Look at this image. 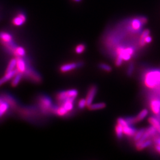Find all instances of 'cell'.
Segmentation results:
<instances>
[{
    "mask_svg": "<svg viewBox=\"0 0 160 160\" xmlns=\"http://www.w3.org/2000/svg\"><path fill=\"white\" fill-rule=\"evenodd\" d=\"M38 105L40 110L44 115L54 113L56 106L53 105L52 100L47 96H41L38 99Z\"/></svg>",
    "mask_w": 160,
    "mask_h": 160,
    "instance_id": "6da1fadb",
    "label": "cell"
},
{
    "mask_svg": "<svg viewBox=\"0 0 160 160\" xmlns=\"http://www.w3.org/2000/svg\"><path fill=\"white\" fill-rule=\"evenodd\" d=\"M0 42L5 49L13 55L17 46L15 43L12 35L7 31H0Z\"/></svg>",
    "mask_w": 160,
    "mask_h": 160,
    "instance_id": "7a4b0ae2",
    "label": "cell"
},
{
    "mask_svg": "<svg viewBox=\"0 0 160 160\" xmlns=\"http://www.w3.org/2000/svg\"><path fill=\"white\" fill-rule=\"evenodd\" d=\"M78 95V91L75 89H70L68 90L62 91L59 92L56 95V100L58 105L69 100H74L76 99Z\"/></svg>",
    "mask_w": 160,
    "mask_h": 160,
    "instance_id": "3957f363",
    "label": "cell"
},
{
    "mask_svg": "<svg viewBox=\"0 0 160 160\" xmlns=\"http://www.w3.org/2000/svg\"><path fill=\"white\" fill-rule=\"evenodd\" d=\"M159 83L160 71H151L146 75L145 78V84L150 89L155 87Z\"/></svg>",
    "mask_w": 160,
    "mask_h": 160,
    "instance_id": "277c9868",
    "label": "cell"
},
{
    "mask_svg": "<svg viewBox=\"0 0 160 160\" xmlns=\"http://www.w3.org/2000/svg\"><path fill=\"white\" fill-rule=\"evenodd\" d=\"M23 77L30 79L32 82L35 83H40L42 81V78L36 71L32 68L29 64L27 68L25 73L23 74Z\"/></svg>",
    "mask_w": 160,
    "mask_h": 160,
    "instance_id": "5b68a950",
    "label": "cell"
},
{
    "mask_svg": "<svg viewBox=\"0 0 160 160\" xmlns=\"http://www.w3.org/2000/svg\"><path fill=\"white\" fill-rule=\"evenodd\" d=\"M133 52V49L131 47H127L125 49L122 47H119L117 49V55L122 57L123 61H127L131 59Z\"/></svg>",
    "mask_w": 160,
    "mask_h": 160,
    "instance_id": "8992f818",
    "label": "cell"
},
{
    "mask_svg": "<svg viewBox=\"0 0 160 160\" xmlns=\"http://www.w3.org/2000/svg\"><path fill=\"white\" fill-rule=\"evenodd\" d=\"M83 65V63L82 62L68 63L61 65L59 69L62 73H66L74 69H75L76 68L81 67Z\"/></svg>",
    "mask_w": 160,
    "mask_h": 160,
    "instance_id": "52a82bcc",
    "label": "cell"
},
{
    "mask_svg": "<svg viewBox=\"0 0 160 160\" xmlns=\"http://www.w3.org/2000/svg\"><path fill=\"white\" fill-rule=\"evenodd\" d=\"M29 65L28 62L24 59V58H17V65H16V69L18 71L19 73L24 74L26 71L27 67Z\"/></svg>",
    "mask_w": 160,
    "mask_h": 160,
    "instance_id": "ba28073f",
    "label": "cell"
},
{
    "mask_svg": "<svg viewBox=\"0 0 160 160\" xmlns=\"http://www.w3.org/2000/svg\"><path fill=\"white\" fill-rule=\"evenodd\" d=\"M26 21V16L25 13L20 12L14 17L12 20L13 25L15 26H22Z\"/></svg>",
    "mask_w": 160,
    "mask_h": 160,
    "instance_id": "9c48e42d",
    "label": "cell"
},
{
    "mask_svg": "<svg viewBox=\"0 0 160 160\" xmlns=\"http://www.w3.org/2000/svg\"><path fill=\"white\" fill-rule=\"evenodd\" d=\"M97 88L95 85L92 86L89 89V91H88L86 99H85L86 101H87V107L90 106L92 104L93 101L95 96V94H96V93H97Z\"/></svg>",
    "mask_w": 160,
    "mask_h": 160,
    "instance_id": "30bf717a",
    "label": "cell"
},
{
    "mask_svg": "<svg viewBox=\"0 0 160 160\" xmlns=\"http://www.w3.org/2000/svg\"><path fill=\"white\" fill-rule=\"evenodd\" d=\"M11 108L8 102L0 97V118L3 117Z\"/></svg>",
    "mask_w": 160,
    "mask_h": 160,
    "instance_id": "8fae6325",
    "label": "cell"
},
{
    "mask_svg": "<svg viewBox=\"0 0 160 160\" xmlns=\"http://www.w3.org/2000/svg\"><path fill=\"white\" fill-rule=\"evenodd\" d=\"M18 73V71L15 69V70L10 72V73H5V75L2 78H0V86L2 85L5 83L9 81V80L12 79V78Z\"/></svg>",
    "mask_w": 160,
    "mask_h": 160,
    "instance_id": "7c38bea8",
    "label": "cell"
},
{
    "mask_svg": "<svg viewBox=\"0 0 160 160\" xmlns=\"http://www.w3.org/2000/svg\"><path fill=\"white\" fill-rule=\"evenodd\" d=\"M26 55L25 48L22 46H17L13 53V56L15 58H24Z\"/></svg>",
    "mask_w": 160,
    "mask_h": 160,
    "instance_id": "4fadbf2b",
    "label": "cell"
},
{
    "mask_svg": "<svg viewBox=\"0 0 160 160\" xmlns=\"http://www.w3.org/2000/svg\"><path fill=\"white\" fill-rule=\"evenodd\" d=\"M151 109L152 111L155 115H158L160 112V101L157 100H153L151 102Z\"/></svg>",
    "mask_w": 160,
    "mask_h": 160,
    "instance_id": "5bb4252c",
    "label": "cell"
},
{
    "mask_svg": "<svg viewBox=\"0 0 160 160\" xmlns=\"http://www.w3.org/2000/svg\"><path fill=\"white\" fill-rule=\"evenodd\" d=\"M16 65H17V58L15 57L10 61L5 70V73H10V72L15 70L16 69Z\"/></svg>",
    "mask_w": 160,
    "mask_h": 160,
    "instance_id": "9a60e30c",
    "label": "cell"
},
{
    "mask_svg": "<svg viewBox=\"0 0 160 160\" xmlns=\"http://www.w3.org/2000/svg\"><path fill=\"white\" fill-rule=\"evenodd\" d=\"M148 122L149 123L155 127L157 132L160 134V122L158 121L155 117H151L148 119Z\"/></svg>",
    "mask_w": 160,
    "mask_h": 160,
    "instance_id": "2e32d148",
    "label": "cell"
},
{
    "mask_svg": "<svg viewBox=\"0 0 160 160\" xmlns=\"http://www.w3.org/2000/svg\"><path fill=\"white\" fill-rule=\"evenodd\" d=\"M123 133L128 136V137H134L136 132H137L135 129H133V128L129 127V125L123 127Z\"/></svg>",
    "mask_w": 160,
    "mask_h": 160,
    "instance_id": "e0dca14e",
    "label": "cell"
},
{
    "mask_svg": "<svg viewBox=\"0 0 160 160\" xmlns=\"http://www.w3.org/2000/svg\"><path fill=\"white\" fill-rule=\"evenodd\" d=\"M23 77V75L22 74L18 73L12 78V81L11 83V86L13 87H15L16 86H17L19 85V84L20 83Z\"/></svg>",
    "mask_w": 160,
    "mask_h": 160,
    "instance_id": "ac0fdd59",
    "label": "cell"
},
{
    "mask_svg": "<svg viewBox=\"0 0 160 160\" xmlns=\"http://www.w3.org/2000/svg\"><path fill=\"white\" fill-rule=\"evenodd\" d=\"M106 107V103H99L95 104H91V105L89 106V109L90 110H100L105 108Z\"/></svg>",
    "mask_w": 160,
    "mask_h": 160,
    "instance_id": "d6986e66",
    "label": "cell"
},
{
    "mask_svg": "<svg viewBox=\"0 0 160 160\" xmlns=\"http://www.w3.org/2000/svg\"><path fill=\"white\" fill-rule=\"evenodd\" d=\"M150 34V31L149 29H145L143 31L141 35V37H140V42H139V44L141 46H143L145 45V38L149 35Z\"/></svg>",
    "mask_w": 160,
    "mask_h": 160,
    "instance_id": "ffe728a7",
    "label": "cell"
},
{
    "mask_svg": "<svg viewBox=\"0 0 160 160\" xmlns=\"http://www.w3.org/2000/svg\"><path fill=\"white\" fill-rule=\"evenodd\" d=\"M148 114V111L146 109H143L141 111H140V113L135 117L136 119H137V122L142 121L143 119H145V117H147Z\"/></svg>",
    "mask_w": 160,
    "mask_h": 160,
    "instance_id": "44dd1931",
    "label": "cell"
},
{
    "mask_svg": "<svg viewBox=\"0 0 160 160\" xmlns=\"http://www.w3.org/2000/svg\"><path fill=\"white\" fill-rule=\"evenodd\" d=\"M115 131H116V134L118 139H122L123 134V127L117 123V125L115 127Z\"/></svg>",
    "mask_w": 160,
    "mask_h": 160,
    "instance_id": "7402d4cb",
    "label": "cell"
},
{
    "mask_svg": "<svg viewBox=\"0 0 160 160\" xmlns=\"http://www.w3.org/2000/svg\"><path fill=\"white\" fill-rule=\"evenodd\" d=\"M152 144V141L151 140H146L144 141L142 143H141L139 146L137 147V149L138 151H141L143 149H145L148 147H149Z\"/></svg>",
    "mask_w": 160,
    "mask_h": 160,
    "instance_id": "603a6c76",
    "label": "cell"
},
{
    "mask_svg": "<svg viewBox=\"0 0 160 160\" xmlns=\"http://www.w3.org/2000/svg\"><path fill=\"white\" fill-rule=\"evenodd\" d=\"M145 129H141L138 131H137V132H136L135 135H134V138H133L134 141L135 142H137L138 140H139L142 138V137L143 136L144 132H145Z\"/></svg>",
    "mask_w": 160,
    "mask_h": 160,
    "instance_id": "cb8c5ba5",
    "label": "cell"
},
{
    "mask_svg": "<svg viewBox=\"0 0 160 160\" xmlns=\"http://www.w3.org/2000/svg\"><path fill=\"white\" fill-rule=\"evenodd\" d=\"M99 68H100L104 71L108 72V73H110V72H111L112 71V68L106 63H100L99 65Z\"/></svg>",
    "mask_w": 160,
    "mask_h": 160,
    "instance_id": "d4e9b609",
    "label": "cell"
},
{
    "mask_svg": "<svg viewBox=\"0 0 160 160\" xmlns=\"http://www.w3.org/2000/svg\"><path fill=\"white\" fill-rule=\"evenodd\" d=\"M85 49V46L84 44H79L75 47V51L77 54H81Z\"/></svg>",
    "mask_w": 160,
    "mask_h": 160,
    "instance_id": "484cf974",
    "label": "cell"
},
{
    "mask_svg": "<svg viewBox=\"0 0 160 160\" xmlns=\"http://www.w3.org/2000/svg\"><path fill=\"white\" fill-rule=\"evenodd\" d=\"M86 106H87V105L85 99H81V100H79L78 103V107L79 109H83Z\"/></svg>",
    "mask_w": 160,
    "mask_h": 160,
    "instance_id": "4316f807",
    "label": "cell"
},
{
    "mask_svg": "<svg viewBox=\"0 0 160 160\" xmlns=\"http://www.w3.org/2000/svg\"><path fill=\"white\" fill-rule=\"evenodd\" d=\"M133 71H134V63L133 62H131L127 70V75L128 77H131L133 74Z\"/></svg>",
    "mask_w": 160,
    "mask_h": 160,
    "instance_id": "83f0119b",
    "label": "cell"
},
{
    "mask_svg": "<svg viewBox=\"0 0 160 160\" xmlns=\"http://www.w3.org/2000/svg\"><path fill=\"white\" fill-rule=\"evenodd\" d=\"M117 122L119 125H121L123 127H125L127 125H128V123H127V122L126 121V120H125L124 119L122 118V117H119L117 119Z\"/></svg>",
    "mask_w": 160,
    "mask_h": 160,
    "instance_id": "f1b7e54d",
    "label": "cell"
},
{
    "mask_svg": "<svg viewBox=\"0 0 160 160\" xmlns=\"http://www.w3.org/2000/svg\"><path fill=\"white\" fill-rule=\"evenodd\" d=\"M126 121L127 122V123H128V125L130 124H134L135 123H137V119H136L135 117H127L126 119Z\"/></svg>",
    "mask_w": 160,
    "mask_h": 160,
    "instance_id": "f546056e",
    "label": "cell"
},
{
    "mask_svg": "<svg viewBox=\"0 0 160 160\" xmlns=\"http://www.w3.org/2000/svg\"><path fill=\"white\" fill-rule=\"evenodd\" d=\"M123 59H122V57H119V56H117V57L116 59V62H115L116 66L117 67H121L122 65V63H123Z\"/></svg>",
    "mask_w": 160,
    "mask_h": 160,
    "instance_id": "4dcf8cb0",
    "label": "cell"
},
{
    "mask_svg": "<svg viewBox=\"0 0 160 160\" xmlns=\"http://www.w3.org/2000/svg\"><path fill=\"white\" fill-rule=\"evenodd\" d=\"M152 41H153V38H152V37L150 36V35H148L145 38V43L147 44V43H150Z\"/></svg>",
    "mask_w": 160,
    "mask_h": 160,
    "instance_id": "1f68e13d",
    "label": "cell"
},
{
    "mask_svg": "<svg viewBox=\"0 0 160 160\" xmlns=\"http://www.w3.org/2000/svg\"><path fill=\"white\" fill-rule=\"evenodd\" d=\"M154 142L157 145H160V137H155L154 138Z\"/></svg>",
    "mask_w": 160,
    "mask_h": 160,
    "instance_id": "d6a6232c",
    "label": "cell"
},
{
    "mask_svg": "<svg viewBox=\"0 0 160 160\" xmlns=\"http://www.w3.org/2000/svg\"><path fill=\"white\" fill-rule=\"evenodd\" d=\"M155 149L159 154H160V145H158L157 144H156L155 145Z\"/></svg>",
    "mask_w": 160,
    "mask_h": 160,
    "instance_id": "836d02e7",
    "label": "cell"
},
{
    "mask_svg": "<svg viewBox=\"0 0 160 160\" xmlns=\"http://www.w3.org/2000/svg\"><path fill=\"white\" fill-rule=\"evenodd\" d=\"M73 1L77 2V3H79V2H81L82 0H73Z\"/></svg>",
    "mask_w": 160,
    "mask_h": 160,
    "instance_id": "e575fe53",
    "label": "cell"
}]
</instances>
